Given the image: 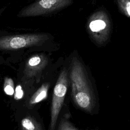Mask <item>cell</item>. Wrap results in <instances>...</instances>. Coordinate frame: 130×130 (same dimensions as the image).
<instances>
[{
	"instance_id": "cell-11",
	"label": "cell",
	"mask_w": 130,
	"mask_h": 130,
	"mask_svg": "<svg viewBox=\"0 0 130 130\" xmlns=\"http://www.w3.org/2000/svg\"><path fill=\"white\" fill-rule=\"evenodd\" d=\"M58 130H78V128L75 127L67 118L62 119L57 128Z\"/></svg>"
},
{
	"instance_id": "cell-4",
	"label": "cell",
	"mask_w": 130,
	"mask_h": 130,
	"mask_svg": "<svg viewBox=\"0 0 130 130\" xmlns=\"http://www.w3.org/2000/svg\"><path fill=\"white\" fill-rule=\"evenodd\" d=\"M69 81L68 71L64 68L60 72L53 89L49 125L50 130H53L55 127L58 117L67 92Z\"/></svg>"
},
{
	"instance_id": "cell-10",
	"label": "cell",
	"mask_w": 130,
	"mask_h": 130,
	"mask_svg": "<svg viewBox=\"0 0 130 130\" xmlns=\"http://www.w3.org/2000/svg\"><path fill=\"white\" fill-rule=\"evenodd\" d=\"M4 91L8 95H12L14 93V83L13 80L10 77H6L4 79Z\"/></svg>"
},
{
	"instance_id": "cell-7",
	"label": "cell",
	"mask_w": 130,
	"mask_h": 130,
	"mask_svg": "<svg viewBox=\"0 0 130 130\" xmlns=\"http://www.w3.org/2000/svg\"><path fill=\"white\" fill-rule=\"evenodd\" d=\"M49 86V83H43L29 99L28 101V107L32 108L36 104L46 99Z\"/></svg>"
},
{
	"instance_id": "cell-5",
	"label": "cell",
	"mask_w": 130,
	"mask_h": 130,
	"mask_svg": "<svg viewBox=\"0 0 130 130\" xmlns=\"http://www.w3.org/2000/svg\"><path fill=\"white\" fill-rule=\"evenodd\" d=\"M49 39L46 34H24L0 38V50H15L41 45Z\"/></svg>"
},
{
	"instance_id": "cell-6",
	"label": "cell",
	"mask_w": 130,
	"mask_h": 130,
	"mask_svg": "<svg viewBox=\"0 0 130 130\" xmlns=\"http://www.w3.org/2000/svg\"><path fill=\"white\" fill-rule=\"evenodd\" d=\"M48 63V57L43 53L36 54L26 61L23 72L26 80H31L40 76Z\"/></svg>"
},
{
	"instance_id": "cell-2",
	"label": "cell",
	"mask_w": 130,
	"mask_h": 130,
	"mask_svg": "<svg viewBox=\"0 0 130 130\" xmlns=\"http://www.w3.org/2000/svg\"><path fill=\"white\" fill-rule=\"evenodd\" d=\"M87 30L91 39L98 44L103 45L108 40L111 22L107 12L99 10L93 12L87 22Z\"/></svg>"
},
{
	"instance_id": "cell-3",
	"label": "cell",
	"mask_w": 130,
	"mask_h": 130,
	"mask_svg": "<svg viewBox=\"0 0 130 130\" xmlns=\"http://www.w3.org/2000/svg\"><path fill=\"white\" fill-rule=\"evenodd\" d=\"M73 0H35L23 7L17 14L19 17L42 16L60 11L73 3Z\"/></svg>"
},
{
	"instance_id": "cell-12",
	"label": "cell",
	"mask_w": 130,
	"mask_h": 130,
	"mask_svg": "<svg viewBox=\"0 0 130 130\" xmlns=\"http://www.w3.org/2000/svg\"><path fill=\"white\" fill-rule=\"evenodd\" d=\"M14 98L16 100H19L22 98L23 96V91L21 86L18 85L16 86L14 91Z\"/></svg>"
},
{
	"instance_id": "cell-8",
	"label": "cell",
	"mask_w": 130,
	"mask_h": 130,
	"mask_svg": "<svg viewBox=\"0 0 130 130\" xmlns=\"http://www.w3.org/2000/svg\"><path fill=\"white\" fill-rule=\"evenodd\" d=\"M21 125L23 129L42 130L43 128L34 117L28 116L23 118L21 121Z\"/></svg>"
},
{
	"instance_id": "cell-9",
	"label": "cell",
	"mask_w": 130,
	"mask_h": 130,
	"mask_svg": "<svg viewBox=\"0 0 130 130\" xmlns=\"http://www.w3.org/2000/svg\"><path fill=\"white\" fill-rule=\"evenodd\" d=\"M120 12L130 18V0H116Z\"/></svg>"
},
{
	"instance_id": "cell-1",
	"label": "cell",
	"mask_w": 130,
	"mask_h": 130,
	"mask_svg": "<svg viewBox=\"0 0 130 130\" xmlns=\"http://www.w3.org/2000/svg\"><path fill=\"white\" fill-rule=\"evenodd\" d=\"M69 76L74 103L81 110L91 113L95 106L93 89L83 64L76 57L71 61Z\"/></svg>"
}]
</instances>
